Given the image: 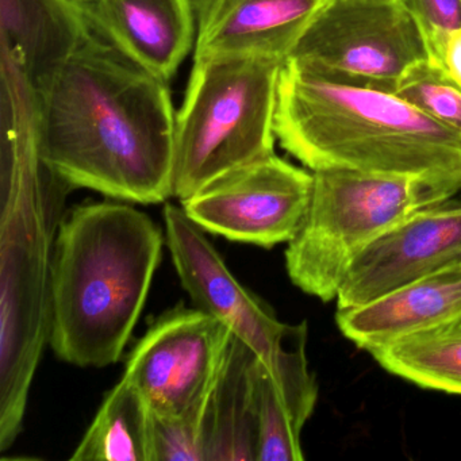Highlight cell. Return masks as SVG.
Masks as SVG:
<instances>
[{
    "mask_svg": "<svg viewBox=\"0 0 461 461\" xmlns=\"http://www.w3.org/2000/svg\"><path fill=\"white\" fill-rule=\"evenodd\" d=\"M34 88L40 155L69 188L140 204L174 196L168 83L98 34Z\"/></svg>",
    "mask_w": 461,
    "mask_h": 461,
    "instance_id": "1",
    "label": "cell"
},
{
    "mask_svg": "<svg viewBox=\"0 0 461 461\" xmlns=\"http://www.w3.org/2000/svg\"><path fill=\"white\" fill-rule=\"evenodd\" d=\"M166 234L128 202L74 207L59 223L50 267V344L60 360H120L141 315Z\"/></svg>",
    "mask_w": 461,
    "mask_h": 461,
    "instance_id": "2",
    "label": "cell"
},
{
    "mask_svg": "<svg viewBox=\"0 0 461 461\" xmlns=\"http://www.w3.org/2000/svg\"><path fill=\"white\" fill-rule=\"evenodd\" d=\"M275 134L312 171L428 177L461 185V133L395 94L336 82L287 60Z\"/></svg>",
    "mask_w": 461,
    "mask_h": 461,
    "instance_id": "3",
    "label": "cell"
},
{
    "mask_svg": "<svg viewBox=\"0 0 461 461\" xmlns=\"http://www.w3.org/2000/svg\"><path fill=\"white\" fill-rule=\"evenodd\" d=\"M282 61L195 59L176 112L174 196L180 202L241 167L275 155Z\"/></svg>",
    "mask_w": 461,
    "mask_h": 461,
    "instance_id": "4",
    "label": "cell"
},
{
    "mask_svg": "<svg viewBox=\"0 0 461 461\" xmlns=\"http://www.w3.org/2000/svg\"><path fill=\"white\" fill-rule=\"evenodd\" d=\"M312 172L306 215L285 249L291 282L322 302L337 298L350 264L385 231L461 193V185L428 177Z\"/></svg>",
    "mask_w": 461,
    "mask_h": 461,
    "instance_id": "5",
    "label": "cell"
},
{
    "mask_svg": "<svg viewBox=\"0 0 461 461\" xmlns=\"http://www.w3.org/2000/svg\"><path fill=\"white\" fill-rule=\"evenodd\" d=\"M429 58L425 33L403 0H330L290 59L336 82L393 93Z\"/></svg>",
    "mask_w": 461,
    "mask_h": 461,
    "instance_id": "6",
    "label": "cell"
},
{
    "mask_svg": "<svg viewBox=\"0 0 461 461\" xmlns=\"http://www.w3.org/2000/svg\"><path fill=\"white\" fill-rule=\"evenodd\" d=\"M50 204L28 237L23 210L4 199L2 230V339L0 390L26 398L42 348L50 341V267L59 207Z\"/></svg>",
    "mask_w": 461,
    "mask_h": 461,
    "instance_id": "7",
    "label": "cell"
},
{
    "mask_svg": "<svg viewBox=\"0 0 461 461\" xmlns=\"http://www.w3.org/2000/svg\"><path fill=\"white\" fill-rule=\"evenodd\" d=\"M312 190V172L272 155L220 177L182 207L207 233L274 248L295 237Z\"/></svg>",
    "mask_w": 461,
    "mask_h": 461,
    "instance_id": "8",
    "label": "cell"
},
{
    "mask_svg": "<svg viewBox=\"0 0 461 461\" xmlns=\"http://www.w3.org/2000/svg\"><path fill=\"white\" fill-rule=\"evenodd\" d=\"M231 334L199 307L169 310L134 345L123 377L144 396L153 414H183L209 398Z\"/></svg>",
    "mask_w": 461,
    "mask_h": 461,
    "instance_id": "9",
    "label": "cell"
},
{
    "mask_svg": "<svg viewBox=\"0 0 461 461\" xmlns=\"http://www.w3.org/2000/svg\"><path fill=\"white\" fill-rule=\"evenodd\" d=\"M164 234L183 287L196 307L225 323L234 336L272 366L293 331L236 279L220 253L183 207L166 203Z\"/></svg>",
    "mask_w": 461,
    "mask_h": 461,
    "instance_id": "10",
    "label": "cell"
},
{
    "mask_svg": "<svg viewBox=\"0 0 461 461\" xmlns=\"http://www.w3.org/2000/svg\"><path fill=\"white\" fill-rule=\"evenodd\" d=\"M457 264H461V199H449L410 215L366 247L342 280L337 309L360 306Z\"/></svg>",
    "mask_w": 461,
    "mask_h": 461,
    "instance_id": "11",
    "label": "cell"
},
{
    "mask_svg": "<svg viewBox=\"0 0 461 461\" xmlns=\"http://www.w3.org/2000/svg\"><path fill=\"white\" fill-rule=\"evenodd\" d=\"M330 0H194V60L250 56L285 63Z\"/></svg>",
    "mask_w": 461,
    "mask_h": 461,
    "instance_id": "12",
    "label": "cell"
},
{
    "mask_svg": "<svg viewBox=\"0 0 461 461\" xmlns=\"http://www.w3.org/2000/svg\"><path fill=\"white\" fill-rule=\"evenodd\" d=\"M96 32L168 83L195 47L194 0H93Z\"/></svg>",
    "mask_w": 461,
    "mask_h": 461,
    "instance_id": "13",
    "label": "cell"
},
{
    "mask_svg": "<svg viewBox=\"0 0 461 461\" xmlns=\"http://www.w3.org/2000/svg\"><path fill=\"white\" fill-rule=\"evenodd\" d=\"M95 36L93 0H0V50L34 87Z\"/></svg>",
    "mask_w": 461,
    "mask_h": 461,
    "instance_id": "14",
    "label": "cell"
},
{
    "mask_svg": "<svg viewBox=\"0 0 461 461\" xmlns=\"http://www.w3.org/2000/svg\"><path fill=\"white\" fill-rule=\"evenodd\" d=\"M307 323L293 328L272 366L256 371L258 461H301V436L314 411L318 384L306 356Z\"/></svg>",
    "mask_w": 461,
    "mask_h": 461,
    "instance_id": "15",
    "label": "cell"
},
{
    "mask_svg": "<svg viewBox=\"0 0 461 461\" xmlns=\"http://www.w3.org/2000/svg\"><path fill=\"white\" fill-rule=\"evenodd\" d=\"M461 314V264L339 310L337 325L361 349H375Z\"/></svg>",
    "mask_w": 461,
    "mask_h": 461,
    "instance_id": "16",
    "label": "cell"
},
{
    "mask_svg": "<svg viewBox=\"0 0 461 461\" xmlns=\"http://www.w3.org/2000/svg\"><path fill=\"white\" fill-rule=\"evenodd\" d=\"M258 356L231 334L204 415V461H258Z\"/></svg>",
    "mask_w": 461,
    "mask_h": 461,
    "instance_id": "17",
    "label": "cell"
},
{
    "mask_svg": "<svg viewBox=\"0 0 461 461\" xmlns=\"http://www.w3.org/2000/svg\"><path fill=\"white\" fill-rule=\"evenodd\" d=\"M71 460L152 461L150 409L126 377L104 396Z\"/></svg>",
    "mask_w": 461,
    "mask_h": 461,
    "instance_id": "18",
    "label": "cell"
},
{
    "mask_svg": "<svg viewBox=\"0 0 461 461\" xmlns=\"http://www.w3.org/2000/svg\"><path fill=\"white\" fill-rule=\"evenodd\" d=\"M396 376L461 395V314L371 352Z\"/></svg>",
    "mask_w": 461,
    "mask_h": 461,
    "instance_id": "19",
    "label": "cell"
},
{
    "mask_svg": "<svg viewBox=\"0 0 461 461\" xmlns=\"http://www.w3.org/2000/svg\"><path fill=\"white\" fill-rule=\"evenodd\" d=\"M393 94L461 133V86L433 58L412 66L396 83Z\"/></svg>",
    "mask_w": 461,
    "mask_h": 461,
    "instance_id": "20",
    "label": "cell"
},
{
    "mask_svg": "<svg viewBox=\"0 0 461 461\" xmlns=\"http://www.w3.org/2000/svg\"><path fill=\"white\" fill-rule=\"evenodd\" d=\"M209 398L174 417H163L150 411L152 461H204V415Z\"/></svg>",
    "mask_w": 461,
    "mask_h": 461,
    "instance_id": "21",
    "label": "cell"
},
{
    "mask_svg": "<svg viewBox=\"0 0 461 461\" xmlns=\"http://www.w3.org/2000/svg\"><path fill=\"white\" fill-rule=\"evenodd\" d=\"M431 45L461 29V0H403Z\"/></svg>",
    "mask_w": 461,
    "mask_h": 461,
    "instance_id": "22",
    "label": "cell"
},
{
    "mask_svg": "<svg viewBox=\"0 0 461 461\" xmlns=\"http://www.w3.org/2000/svg\"><path fill=\"white\" fill-rule=\"evenodd\" d=\"M430 58L461 86V29L437 40L430 47Z\"/></svg>",
    "mask_w": 461,
    "mask_h": 461,
    "instance_id": "23",
    "label": "cell"
}]
</instances>
